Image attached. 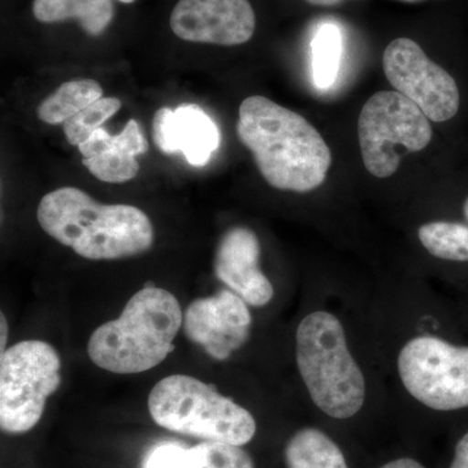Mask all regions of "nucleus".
Masks as SVG:
<instances>
[{"instance_id":"423d86ee","label":"nucleus","mask_w":468,"mask_h":468,"mask_svg":"<svg viewBox=\"0 0 468 468\" xmlns=\"http://www.w3.org/2000/svg\"><path fill=\"white\" fill-rule=\"evenodd\" d=\"M60 356L50 344L21 341L0 356V428L9 435L29 432L46 402L60 387Z\"/></svg>"},{"instance_id":"dca6fc26","label":"nucleus","mask_w":468,"mask_h":468,"mask_svg":"<svg viewBox=\"0 0 468 468\" xmlns=\"http://www.w3.org/2000/svg\"><path fill=\"white\" fill-rule=\"evenodd\" d=\"M33 14L45 24L76 20L89 36L100 37L112 23V0H34Z\"/></svg>"},{"instance_id":"393cba45","label":"nucleus","mask_w":468,"mask_h":468,"mask_svg":"<svg viewBox=\"0 0 468 468\" xmlns=\"http://www.w3.org/2000/svg\"><path fill=\"white\" fill-rule=\"evenodd\" d=\"M307 3L313 5H320V7H329V5H335L344 0H306Z\"/></svg>"},{"instance_id":"39448f33","label":"nucleus","mask_w":468,"mask_h":468,"mask_svg":"<svg viewBox=\"0 0 468 468\" xmlns=\"http://www.w3.org/2000/svg\"><path fill=\"white\" fill-rule=\"evenodd\" d=\"M147 406L159 427L205 441L243 446L257 433V421L249 410L187 375L160 380Z\"/></svg>"},{"instance_id":"412c9836","label":"nucleus","mask_w":468,"mask_h":468,"mask_svg":"<svg viewBox=\"0 0 468 468\" xmlns=\"http://www.w3.org/2000/svg\"><path fill=\"white\" fill-rule=\"evenodd\" d=\"M122 106V101L117 98H101L86 107L81 112L70 117L63 124L68 143L77 147L86 143L107 120L119 112Z\"/></svg>"},{"instance_id":"1a4fd4ad","label":"nucleus","mask_w":468,"mask_h":468,"mask_svg":"<svg viewBox=\"0 0 468 468\" xmlns=\"http://www.w3.org/2000/svg\"><path fill=\"white\" fill-rule=\"evenodd\" d=\"M383 68L393 88L417 104L428 119L442 122L457 115L461 101L457 82L417 42L409 38L390 42L384 51Z\"/></svg>"},{"instance_id":"a878e982","label":"nucleus","mask_w":468,"mask_h":468,"mask_svg":"<svg viewBox=\"0 0 468 468\" xmlns=\"http://www.w3.org/2000/svg\"><path fill=\"white\" fill-rule=\"evenodd\" d=\"M463 212H464V217H466V218L468 220V198L466 199V202H464Z\"/></svg>"},{"instance_id":"0eeeda50","label":"nucleus","mask_w":468,"mask_h":468,"mask_svg":"<svg viewBox=\"0 0 468 468\" xmlns=\"http://www.w3.org/2000/svg\"><path fill=\"white\" fill-rule=\"evenodd\" d=\"M358 137L363 163L375 177L396 174L401 154L418 153L432 140V126L423 111L399 91H378L360 111Z\"/></svg>"},{"instance_id":"5701e85b","label":"nucleus","mask_w":468,"mask_h":468,"mask_svg":"<svg viewBox=\"0 0 468 468\" xmlns=\"http://www.w3.org/2000/svg\"><path fill=\"white\" fill-rule=\"evenodd\" d=\"M380 468H426L423 464L419 462L411 460V458H401V460H396L389 462V463L384 464Z\"/></svg>"},{"instance_id":"f257e3e1","label":"nucleus","mask_w":468,"mask_h":468,"mask_svg":"<svg viewBox=\"0 0 468 468\" xmlns=\"http://www.w3.org/2000/svg\"><path fill=\"white\" fill-rule=\"evenodd\" d=\"M239 115V140L271 186L307 193L324 183L331 150L303 116L261 95L246 98Z\"/></svg>"},{"instance_id":"ddd939ff","label":"nucleus","mask_w":468,"mask_h":468,"mask_svg":"<svg viewBox=\"0 0 468 468\" xmlns=\"http://www.w3.org/2000/svg\"><path fill=\"white\" fill-rule=\"evenodd\" d=\"M153 140L162 153H183L190 165L203 167L220 144V132L198 104H183L176 110L156 111Z\"/></svg>"},{"instance_id":"f03ea898","label":"nucleus","mask_w":468,"mask_h":468,"mask_svg":"<svg viewBox=\"0 0 468 468\" xmlns=\"http://www.w3.org/2000/svg\"><path fill=\"white\" fill-rule=\"evenodd\" d=\"M39 226L55 241L89 261L137 257L153 248L150 218L131 205H103L77 187L46 194L37 208Z\"/></svg>"},{"instance_id":"9d476101","label":"nucleus","mask_w":468,"mask_h":468,"mask_svg":"<svg viewBox=\"0 0 468 468\" xmlns=\"http://www.w3.org/2000/svg\"><path fill=\"white\" fill-rule=\"evenodd\" d=\"M248 303L232 291L198 298L184 313L185 335L211 358L227 360L250 335Z\"/></svg>"},{"instance_id":"7ed1b4c3","label":"nucleus","mask_w":468,"mask_h":468,"mask_svg":"<svg viewBox=\"0 0 468 468\" xmlns=\"http://www.w3.org/2000/svg\"><path fill=\"white\" fill-rule=\"evenodd\" d=\"M183 323L177 298L165 289L146 285L128 301L119 318L92 332L89 358L112 374H143L174 351Z\"/></svg>"},{"instance_id":"f3484780","label":"nucleus","mask_w":468,"mask_h":468,"mask_svg":"<svg viewBox=\"0 0 468 468\" xmlns=\"http://www.w3.org/2000/svg\"><path fill=\"white\" fill-rule=\"evenodd\" d=\"M288 468H349L341 449L316 428H303L289 440L284 452Z\"/></svg>"},{"instance_id":"b1692460","label":"nucleus","mask_w":468,"mask_h":468,"mask_svg":"<svg viewBox=\"0 0 468 468\" xmlns=\"http://www.w3.org/2000/svg\"><path fill=\"white\" fill-rule=\"evenodd\" d=\"M0 326H2V332H0V335H2V340H0V347H2V353L5 351V344H7L8 338V323L7 319H5V314L2 313L0 315Z\"/></svg>"},{"instance_id":"2eb2a0df","label":"nucleus","mask_w":468,"mask_h":468,"mask_svg":"<svg viewBox=\"0 0 468 468\" xmlns=\"http://www.w3.org/2000/svg\"><path fill=\"white\" fill-rule=\"evenodd\" d=\"M143 468H255L241 446L205 441L196 446L160 442L144 457Z\"/></svg>"},{"instance_id":"6ab92c4d","label":"nucleus","mask_w":468,"mask_h":468,"mask_svg":"<svg viewBox=\"0 0 468 468\" xmlns=\"http://www.w3.org/2000/svg\"><path fill=\"white\" fill-rule=\"evenodd\" d=\"M419 239L430 254L440 260L468 261V226L433 221L419 228Z\"/></svg>"},{"instance_id":"bb28decb","label":"nucleus","mask_w":468,"mask_h":468,"mask_svg":"<svg viewBox=\"0 0 468 468\" xmlns=\"http://www.w3.org/2000/svg\"><path fill=\"white\" fill-rule=\"evenodd\" d=\"M119 2L125 3V5H131V3L135 2V0H119Z\"/></svg>"},{"instance_id":"4468645a","label":"nucleus","mask_w":468,"mask_h":468,"mask_svg":"<svg viewBox=\"0 0 468 468\" xmlns=\"http://www.w3.org/2000/svg\"><path fill=\"white\" fill-rule=\"evenodd\" d=\"M82 165L103 183L122 184L140 172L137 156L149 151V141L134 119L129 120L122 133L109 134L100 128L86 143L80 144Z\"/></svg>"},{"instance_id":"aec40b11","label":"nucleus","mask_w":468,"mask_h":468,"mask_svg":"<svg viewBox=\"0 0 468 468\" xmlns=\"http://www.w3.org/2000/svg\"><path fill=\"white\" fill-rule=\"evenodd\" d=\"M314 81L319 89L331 88L337 79L343 54V37L335 24H323L311 42Z\"/></svg>"},{"instance_id":"f8f14e48","label":"nucleus","mask_w":468,"mask_h":468,"mask_svg":"<svg viewBox=\"0 0 468 468\" xmlns=\"http://www.w3.org/2000/svg\"><path fill=\"white\" fill-rule=\"evenodd\" d=\"M261 245L257 234L245 227L228 230L215 252V275L246 303L263 307L275 289L260 267Z\"/></svg>"},{"instance_id":"4be33fe9","label":"nucleus","mask_w":468,"mask_h":468,"mask_svg":"<svg viewBox=\"0 0 468 468\" xmlns=\"http://www.w3.org/2000/svg\"><path fill=\"white\" fill-rule=\"evenodd\" d=\"M451 468H468V432L455 446L454 460L452 462Z\"/></svg>"},{"instance_id":"6e6552de","label":"nucleus","mask_w":468,"mask_h":468,"mask_svg":"<svg viewBox=\"0 0 468 468\" xmlns=\"http://www.w3.org/2000/svg\"><path fill=\"white\" fill-rule=\"evenodd\" d=\"M399 374L417 401L437 411L468 408V346L419 335L402 347Z\"/></svg>"},{"instance_id":"cd10ccee","label":"nucleus","mask_w":468,"mask_h":468,"mask_svg":"<svg viewBox=\"0 0 468 468\" xmlns=\"http://www.w3.org/2000/svg\"><path fill=\"white\" fill-rule=\"evenodd\" d=\"M401 2L414 3V2H420V0H401Z\"/></svg>"},{"instance_id":"a211bd4d","label":"nucleus","mask_w":468,"mask_h":468,"mask_svg":"<svg viewBox=\"0 0 468 468\" xmlns=\"http://www.w3.org/2000/svg\"><path fill=\"white\" fill-rule=\"evenodd\" d=\"M101 98L103 89L94 80H72L64 82L54 94L39 104L37 116L46 124H64L70 117Z\"/></svg>"},{"instance_id":"20e7f679","label":"nucleus","mask_w":468,"mask_h":468,"mask_svg":"<svg viewBox=\"0 0 468 468\" xmlns=\"http://www.w3.org/2000/svg\"><path fill=\"white\" fill-rule=\"evenodd\" d=\"M295 359L311 399L328 417L349 419L366 401V380L351 356L340 320L326 311L304 316L295 334Z\"/></svg>"},{"instance_id":"9b49d317","label":"nucleus","mask_w":468,"mask_h":468,"mask_svg":"<svg viewBox=\"0 0 468 468\" xmlns=\"http://www.w3.org/2000/svg\"><path fill=\"white\" fill-rule=\"evenodd\" d=\"M255 24L249 0H180L171 14L172 32L194 43L242 45L254 36Z\"/></svg>"}]
</instances>
